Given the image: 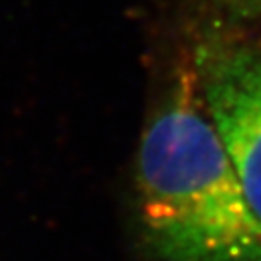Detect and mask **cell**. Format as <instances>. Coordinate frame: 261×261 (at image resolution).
Listing matches in <instances>:
<instances>
[{"label":"cell","instance_id":"obj_2","mask_svg":"<svg viewBox=\"0 0 261 261\" xmlns=\"http://www.w3.org/2000/svg\"><path fill=\"white\" fill-rule=\"evenodd\" d=\"M192 60L208 116L261 220V42L212 33Z\"/></svg>","mask_w":261,"mask_h":261},{"label":"cell","instance_id":"obj_1","mask_svg":"<svg viewBox=\"0 0 261 261\" xmlns=\"http://www.w3.org/2000/svg\"><path fill=\"white\" fill-rule=\"evenodd\" d=\"M135 191L154 261H261V220L208 116L192 53L143 129Z\"/></svg>","mask_w":261,"mask_h":261},{"label":"cell","instance_id":"obj_3","mask_svg":"<svg viewBox=\"0 0 261 261\" xmlns=\"http://www.w3.org/2000/svg\"><path fill=\"white\" fill-rule=\"evenodd\" d=\"M212 4L234 22L261 18V0H212Z\"/></svg>","mask_w":261,"mask_h":261}]
</instances>
